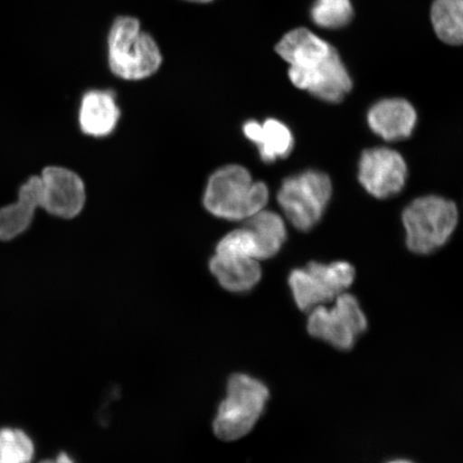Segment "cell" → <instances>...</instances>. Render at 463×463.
<instances>
[{"label":"cell","instance_id":"8992f818","mask_svg":"<svg viewBox=\"0 0 463 463\" xmlns=\"http://www.w3.org/2000/svg\"><path fill=\"white\" fill-rule=\"evenodd\" d=\"M354 279V268L345 260L329 264L310 262L303 269L292 270L288 286L298 308L310 311L334 302L340 294L347 292Z\"/></svg>","mask_w":463,"mask_h":463},{"label":"cell","instance_id":"9c48e42d","mask_svg":"<svg viewBox=\"0 0 463 463\" xmlns=\"http://www.w3.org/2000/svg\"><path fill=\"white\" fill-rule=\"evenodd\" d=\"M42 208L50 215L62 219L77 217L86 202L85 184L66 167L48 166L40 175Z\"/></svg>","mask_w":463,"mask_h":463},{"label":"cell","instance_id":"e0dca14e","mask_svg":"<svg viewBox=\"0 0 463 463\" xmlns=\"http://www.w3.org/2000/svg\"><path fill=\"white\" fill-rule=\"evenodd\" d=\"M244 227L252 237L259 260L275 257L287 240L285 220L274 212H259L245 220Z\"/></svg>","mask_w":463,"mask_h":463},{"label":"cell","instance_id":"cb8c5ba5","mask_svg":"<svg viewBox=\"0 0 463 463\" xmlns=\"http://www.w3.org/2000/svg\"><path fill=\"white\" fill-rule=\"evenodd\" d=\"M387 463H414V462L411 461V460H408V459H395V460H392V461L387 462Z\"/></svg>","mask_w":463,"mask_h":463},{"label":"cell","instance_id":"9a60e30c","mask_svg":"<svg viewBox=\"0 0 463 463\" xmlns=\"http://www.w3.org/2000/svg\"><path fill=\"white\" fill-rule=\"evenodd\" d=\"M210 269L220 286L233 293L250 291L262 277L259 260L235 254L216 252Z\"/></svg>","mask_w":463,"mask_h":463},{"label":"cell","instance_id":"ffe728a7","mask_svg":"<svg viewBox=\"0 0 463 463\" xmlns=\"http://www.w3.org/2000/svg\"><path fill=\"white\" fill-rule=\"evenodd\" d=\"M310 15L318 27L338 29L351 22L353 5L351 0H316Z\"/></svg>","mask_w":463,"mask_h":463},{"label":"cell","instance_id":"3957f363","mask_svg":"<svg viewBox=\"0 0 463 463\" xmlns=\"http://www.w3.org/2000/svg\"><path fill=\"white\" fill-rule=\"evenodd\" d=\"M458 218L455 203L442 196L426 195L411 202L402 213L409 250L418 254L437 251L453 235Z\"/></svg>","mask_w":463,"mask_h":463},{"label":"cell","instance_id":"30bf717a","mask_svg":"<svg viewBox=\"0 0 463 463\" xmlns=\"http://www.w3.org/2000/svg\"><path fill=\"white\" fill-rule=\"evenodd\" d=\"M288 78L298 89L328 103L343 101L353 87L351 75L337 51L311 71H288Z\"/></svg>","mask_w":463,"mask_h":463},{"label":"cell","instance_id":"603a6c76","mask_svg":"<svg viewBox=\"0 0 463 463\" xmlns=\"http://www.w3.org/2000/svg\"><path fill=\"white\" fill-rule=\"evenodd\" d=\"M187 2L195 4H208L213 2V0H187Z\"/></svg>","mask_w":463,"mask_h":463},{"label":"cell","instance_id":"277c9868","mask_svg":"<svg viewBox=\"0 0 463 463\" xmlns=\"http://www.w3.org/2000/svg\"><path fill=\"white\" fill-rule=\"evenodd\" d=\"M227 397L220 403L213 420V431L223 441H235L247 436L264 413L269 391L262 381L251 375H232Z\"/></svg>","mask_w":463,"mask_h":463},{"label":"cell","instance_id":"5b68a950","mask_svg":"<svg viewBox=\"0 0 463 463\" xmlns=\"http://www.w3.org/2000/svg\"><path fill=\"white\" fill-rule=\"evenodd\" d=\"M332 194L327 174L309 170L286 178L277 200L288 222L298 231L308 232L321 222Z\"/></svg>","mask_w":463,"mask_h":463},{"label":"cell","instance_id":"7402d4cb","mask_svg":"<svg viewBox=\"0 0 463 463\" xmlns=\"http://www.w3.org/2000/svg\"><path fill=\"white\" fill-rule=\"evenodd\" d=\"M454 3L456 4L457 7H458L460 13L463 15V0H454Z\"/></svg>","mask_w":463,"mask_h":463},{"label":"cell","instance_id":"8fae6325","mask_svg":"<svg viewBox=\"0 0 463 463\" xmlns=\"http://www.w3.org/2000/svg\"><path fill=\"white\" fill-rule=\"evenodd\" d=\"M369 128L386 142L402 141L412 135L418 113L402 98H387L370 108L367 114Z\"/></svg>","mask_w":463,"mask_h":463},{"label":"cell","instance_id":"2e32d148","mask_svg":"<svg viewBox=\"0 0 463 463\" xmlns=\"http://www.w3.org/2000/svg\"><path fill=\"white\" fill-rule=\"evenodd\" d=\"M242 131L249 141L257 145L260 158L265 164L286 158L292 153V131L280 120L269 118L262 124L249 120L242 127Z\"/></svg>","mask_w":463,"mask_h":463},{"label":"cell","instance_id":"6da1fadb","mask_svg":"<svg viewBox=\"0 0 463 463\" xmlns=\"http://www.w3.org/2000/svg\"><path fill=\"white\" fill-rule=\"evenodd\" d=\"M204 206L212 215L232 222H245L265 210L269 190L263 182H256L244 166L222 167L208 179Z\"/></svg>","mask_w":463,"mask_h":463},{"label":"cell","instance_id":"ba28073f","mask_svg":"<svg viewBox=\"0 0 463 463\" xmlns=\"http://www.w3.org/2000/svg\"><path fill=\"white\" fill-rule=\"evenodd\" d=\"M407 178V162L397 150L373 147L362 154L358 164V181L374 198L389 199L401 194Z\"/></svg>","mask_w":463,"mask_h":463},{"label":"cell","instance_id":"d6986e66","mask_svg":"<svg viewBox=\"0 0 463 463\" xmlns=\"http://www.w3.org/2000/svg\"><path fill=\"white\" fill-rule=\"evenodd\" d=\"M34 444L27 433L14 428L0 430V463H32Z\"/></svg>","mask_w":463,"mask_h":463},{"label":"cell","instance_id":"5bb4252c","mask_svg":"<svg viewBox=\"0 0 463 463\" xmlns=\"http://www.w3.org/2000/svg\"><path fill=\"white\" fill-rule=\"evenodd\" d=\"M120 109L109 90H90L80 101L79 123L85 135L103 137L111 135L118 124Z\"/></svg>","mask_w":463,"mask_h":463},{"label":"cell","instance_id":"4fadbf2b","mask_svg":"<svg viewBox=\"0 0 463 463\" xmlns=\"http://www.w3.org/2000/svg\"><path fill=\"white\" fill-rule=\"evenodd\" d=\"M42 208V181L32 176L22 184L17 201L0 208V241H13L24 233Z\"/></svg>","mask_w":463,"mask_h":463},{"label":"cell","instance_id":"7c38bea8","mask_svg":"<svg viewBox=\"0 0 463 463\" xmlns=\"http://www.w3.org/2000/svg\"><path fill=\"white\" fill-rule=\"evenodd\" d=\"M337 51L331 43L307 28H297L282 37L276 52L288 65L289 71H306L315 68Z\"/></svg>","mask_w":463,"mask_h":463},{"label":"cell","instance_id":"44dd1931","mask_svg":"<svg viewBox=\"0 0 463 463\" xmlns=\"http://www.w3.org/2000/svg\"><path fill=\"white\" fill-rule=\"evenodd\" d=\"M40 463H75L71 456L61 453L55 459L43 460Z\"/></svg>","mask_w":463,"mask_h":463},{"label":"cell","instance_id":"52a82bcc","mask_svg":"<svg viewBox=\"0 0 463 463\" xmlns=\"http://www.w3.org/2000/svg\"><path fill=\"white\" fill-rule=\"evenodd\" d=\"M329 308L321 305L311 309L307 329L317 339L326 341L335 349L351 350L362 334L367 331L368 320L354 295L340 294Z\"/></svg>","mask_w":463,"mask_h":463},{"label":"cell","instance_id":"ac0fdd59","mask_svg":"<svg viewBox=\"0 0 463 463\" xmlns=\"http://www.w3.org/2000/svg\"><path fill=\"white\" fill-rule=\"evenodd\" d=\"M430 15L434 32L441 42L463 44V15L454 0H434Z\"/></svg>","mask_w":463,"mask_h":463},{"label":"cell","instance_id":"7a4b0ae2","mask_svg":"<svg viewBox=\"0 0 463 463\" xmlns=\"http://www.w3.org/2000/svg\"><path fill=\"white\" fill-rule=\"evenodd\" d=\"M108 57L111 71L127 80L152 77L162 63L157 43L132 16H120L114 21L108 37Z\"/></svg>","mask_w":463,"mask_h":463}]
</instances>
